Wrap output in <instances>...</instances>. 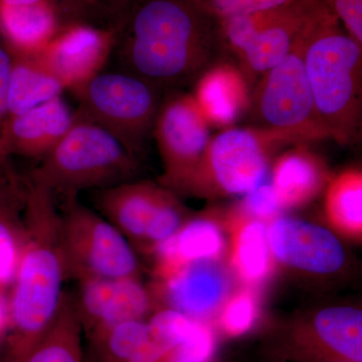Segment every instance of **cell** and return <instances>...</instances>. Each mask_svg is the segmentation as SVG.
I'll return each instance as SVG.
<instances>
[{
	"label": "cell",
	"instance_id": "6da1fadb",
	"mask_svg": "<svg viewBox=\"0 0 362 362\" xmlns=\"http://www.w3.org/2000/svg\"><path fill=\"white\" fill-rule=\"evenodd\" d=\"M118 30L129 74L158 89L197 81L228 52L199 0H132Z\"/></svg>",
	"mask_w": 362,
	"mask_h": 362
},
{
	"label": "cell",
	"instance_id": "7a4b0ae2",
	"mask_svg": "<svg viewBox=\"0 0 362 362\" xmlns=\"http://www.w3.org/2000/svg\"><path fill=\"white\" fill-rule=\"evenodd\" d=\"M30 178V177H28ZM57 197L30 178L25 240L9 291V328L2 361L23 362L58 313L66 281Z\"/></svg>",
	"mask_w": 362,
	"mask_h": 362
},
{
	"label": "cell",
	"instance_id": "3957f363",
	"mask_svg": "<svg viewBox=\"0 0 362 362\" xmlns=\"http://www.w3.org/2000/svg\"><path fill=\"white\" fill-rule=\"evenodd\" d=\"M304 63L317 114L330 139L361 137L362 47L317 0L305 28Z\"/></svg>",
	"mask_w": 362,
	"mask_h": 362
},
{
	"label": "cell",
	"instance_id": "277c9868",
	"mask_svg": "<svg viewBox=\"0 0 362 362\" xmlns=\"http://www.w3.org/2000/svg\"><path fill=\"white\" fill-rule=\"evenodd\" d=\"M76 113L70 130L28 175L63 199L127 182L138 168L137 156L116 137Z\"/></svg>",
	"mask_w": 362,
	"mask_h": 362
},
{
	"label": "cell",
	"instance_id": "5b68a950",
	"mask_svg": "<svg viewBox=\"0 0 362 362\" xmlns=\"http://www.w3.org/2000/svg\"><path fill=\"white\" fill-rule=\"evenodd\" d=\"M290 144L294 143L286 136L266 128L223 130L211 137L199 165L176 194L246 195L265 180L273 152Z\"/></svg>",
	"mask_w": 362,
	"mask_h": 362
},
{
	"label": "cell",
	"instance_id": "8992f818",
	"mask_svg": "<svg viewBox=\"0 0 362 362\" xmlns=\"http://www.w3.org/2000/svg\"><path fill=\"white\" fill-rule=\"evenodd\" d=\"M63 202L59 240L66 280L140 277L135 250L110 221L78 197Z\"/></svg>",
	"mask_w": 362,
	"mask_h": 362
},
{
	"label": "cell",
	"instance_id": "52a82bcc",
	"mask_svg": "<svg viewBox=\"0 0 362 362\" xmlns=\"http://www.w3.org/2000/svg\"><path fill=\"white\" fill-rule=\"evenodd\" d=\"M305 28L288 56L259 77L250 104L258 127L281 133L295 145L329 138L305 69Z\"/></svg>",
	"mask_w": 362,
	"mask_h": 362
},
{
	"label": "cell",
	"instance_id": "ba28073f",
	"mask_svg": "<svg viewBox=\"0 0 362 362\" xmlns=\"http://www.w3.org/2000/svg\"><path fill=\"white\" fill-rule=\"evenodd\" d=\"M158 88L129 73H100L71 90L78 113L111 133L137 156L152 134L158 113Z\"/></svg>",
	"mask_w": 362,
	"mask_h": 362
},
{
	"label": "cell",
	"instance_id": "9c48e42d",
	"mask_svg": "<svg viewBox=\"0 0 362 362\" xmlns=\"http://www.w3.org/2000/svg\"><path fill=\"white\" fill-rule=\"evenodd\" d=\"M317 0L221 20L226 52L237 57L250 86L288 56L310 18Z\"/></svg>",
	"mask_w": 362,
	"mask_h": 362
},
{
	"label": "cell",
	"instance_id": "30bf717a",
	"mask_svg": "<svg viewBox=\"0 0 362 362\" xmlns=\"http://www.w3.org/2000/svg\"><path fill=\"white\" fill-rule=\"evenodd\" d=\"M209 127L192 94L177 93L160 104L152 131L163 164L159 185L176 194L209 146Z\"/></svg>",
	"mask_w": 362,
	"mask_h": 362
},
{
	"label": "cell",
	"instance_id": "8fae6325",
	"mask_svg": "<svg viewBox=\"0 0 362 362\" xmlns=\"http://www.w3.org/2000/svg\"><path fill=\"white\" fill-rule=\"evenodd\" d=\"M283 354L301 362H362V313L350 306L321 309L293 325Z\"/></svg>",
	"mask_w": 362,
	"mask_h": 362
},
{
	"label": "cell",
	"instance_id": "7c38bea8",
	"mask_svg": "<svg viewBox=\"0 0 362 362\" xmlns=\"http://www.w3.org/2000/svg\"><path fill=\"white\" fill-rule=\"evenodd\" d=\"M162 308L180 312L199 322L209 323L232 293L230 272L220 261L192 262L156 278L152 289ZM211 324V323H209Z\"/></svg>",
	"mask_w": 362,
	"mask_h": 362
},
{
	"label": "cell",
	"instance_id": "4fadbf2b",
	"mask_svg": "<svg viewBox=\"0 0 362 362\" xmlns=\"http://www.w3.org/2000/svg\"><path fill=\"white\" fill-rule=\"evenodd\" d=\"M74 300L84 337L117 324L144 320L157 310L153 291L140 277L82 281Z\"/></svg>",
	"mask_w": 362,
	"mask_h": 362
},
{
	"label": "cell",
	"instance_id": "5bb4252c",
	"mask_svg": "<svg viewBox=\"0 0 362 362\" xmlns=\"http://www.w3.org/2000/svg\"><path fill=\"white\" fill-rule=\"evenodd\" d=\"M115 40V30L75 23L59 30L35 56L64 89L74 90L101 73Z\"/></svg>",
	"mask_w": 362,
	"mask_h": 362
},
{
	"label": "cell",
	"instance_id": "9a60e30c",
	"mask_svg": "<svg viewBox=\"0 0 362 362\" xmlns=\"http://www.w3.org/2000/svg\"><path fill=\"white\" fill-rule=\"evenodd\" d=\"M268 223L267 235L274 261L316 275L341 270L344 249L327 228L289 216H279Z\"/></svg>",
	"mask_w": 362,
	"mask_h": 362
},
{
	"label": "cell",
	"instance_id": "2e32d148",
	"mask_svg": "<svg viewBox=\"0 0 362 362\" xmlns=\"http://www.w3.org/2000/svg\"><path fill=\"white\" fill-rule=\"evenodd\" d=\"M98 213L110 221L130 243L141 250L150 226L173 192L151 181H127L97 190Z\"/></svg>",
	"mask_w": 362,
	"mask_h": 362
},
{
	"label": "cell",
	"instance_id": "e0dca14e",
	"mask_svg": "<svg viewBox=\"0 0 362 362\" xmlns=\"http://www.w3.org/2000/svg\"><path fill=\"white\" fill-rule=\"evenodd\" d=\"M77 113L62 96L8 116L0 127L7 156L42 159L70 130Z\"/></svg>",
	"mask_w": 362,
	"mask_h": 362
},
{
	"label": "cell",
	"instance_id": "ac0fdd59",
	"mask_svg": "<svg viewBox=\"0 0 362 362\" xmlns=\"http://www.w3.org/2000/svg\"><path fill=\"white\" fill-rule=\"evenodd\" d=\"M11 156L0 162V288L11 289L25 240L28 176L21 175Z\"/></svg>",
	"mask_w": 362,
	"mask_h": 362
},
{
	"label": "cell",
	"instance_id": "d6986e66",
	"mask_svg": "<svg viewBox=\"0 0 362 362\" xmlns=\"http://www.w3.org/2000/svg\"><path fill=\"white\" fill-rule=\"evenodd\" d=\"M251 88L238 65L221 59L195 81V103L209 125L232 126L251 104Z\"/></svg>",
	"mask_w": 362,
	"mask_h": 362
},
{
	"label": "cell",
	"instance_id": "ffe728a7",
	"mask_svg": "<svg viewBox=\"0 0 362 362\" xmlns=\"http://www.w3.org/2000/svg\"><path fill=\"white\" fill-rule=\"evenodd\" d=\"M226 250L225 233L216 218H188L173 238L153 252L156 278L163 277L192 262L220 261Z\"/></svg>",
	"mask_w": 362,
	"mask_h": 362
},
{
	"label": "cell",
	"instance_id": "44dd1931",
	"mask_svg": "<svg viewBox=\"0 0 362 362\" xmlns=\"http://www.w3.org/2000/svg\"><path fill=\"white\" fill-rule=\"evenodd\" d=\"M329 173L322 159L298 144L279 157L272 173V187L283 209L304 206L327 187Z\"/></svg>",
	"mask_w": 362,
	"mask_h": 362
},
{
	"label": "cell",
	"instance_id": "7402d4cb",
	"mask_svg": "<svg viewBox=\"0 0 362 362\" xmlns=\"http://www.w3.org/2000/svg\"><path fill=\"white\" fill-rule=\"evenodd\" d=\"M59 30L58 8L49 0L30 6L0 2V37L11 52L37 54Z\"/></svg>",
	"mask_w": 362,
	"mask_h": 362
},
{
	"label": "cell",
	"instance_id": "603a6c76",
	"mask_svg": "<svg viewBox=\"0 0 362 362\" xmlns=\"http://www.w3.org/2000/svg\"><path fill=\"white\" fill-rule=\"evenodd\" d=\"M266 223L240 211L233 216L232 221L230 264L240 280L252 288L264 282L273 270Z\"/></svg>",
	"mask_w": 362,
	"mask_h": 362
},
{
	"label": "cell",
	"instance_id": "cb8c5ba5",
	"mask_svg": "<svg viewBox=\"0 0 362 362\" xmlns=\"http://www.w3.org/2000/svg\"><path fill=\"white\" fill-rule=\"evenodd\" d=\"M23 362H84V333L71 293L64 292L51 326Z\"/></svg>",
	"mask_w": 362,
	"mask_h": 362
},
{
	"label": "cell",
	"instance_id": "d4e9b609",
	"mask_svg": "<svg viewBox=\"0 0 362 362\" xmlns=\"http://www.w3.org/2000/svg\"><path fill=\"white\" fill-rule=\"evenodd\" d=\"M13 70L8 94V116L61 96L65 90L61 83L40 64L35 54L11 52Z\"/></svg>",
	"mask_w": 362,
	"mask_h": 362
},
{
	"label": "cell",
	"instance_id": "484cf974",
	"mask_svg": "<svg viewBox=\"0 0 362 362\" xmlns=\"http://www.w3.org/2000/svg\"><path fill=\"white\" fill-rule=\"evenodd\" d=\"M326 218L337 232L352 239L362 235V173L347 169L329 180L324 202Z\"/></svg>",
	"mask_w": 362,
	"mask_h": 362
},
{
	"label": "cell",
	"instance_id": "4316f807",
	"mask_svg": "<svg viewBox=\"0 0 362 362\" xmlns=\"http://www.w3.org/2000/svg\"><path fill=\"white\" fill-rule=\"evenodd\" d=\"M258 317V298L252 287L244 285V287L230 293L216 321L225 337L238 338L252 330Z\"/></svg>",
	"mask_w": 362,
	"mask_h": 362
},
{
	"label": "cell",
	"instance_id": "83f0119b",
	"mask_svg": "<svg viewBox=\"0 0 362 362\" xmlns=\"http://www.w3.org/2000/svg\"><path fill=\"white\" fill-rule=\"evenodd\" d=\"M218 337L209 323L201 322L192 337L175 345L160 362H213Z\"/></svg>",
	"mask_w": 362,
	"mask_h": 362
},
{
	"label": "cell",
	"instance_id": "f1b7e54d",
	"mask_svg": "<svg viewBox=\"0 0 362 362\" xmlns=\"http://www.w3.org/2000/svg\"><path fill=\"white\" fill-rule=\"evenodd\" d=\"M218 20L287 6L295 0H199Z\"/></svg>",
	"mask_w": 362,
	"mask_h": 362
},
{
	"label": "cell",
	"instance_id": "f546056e",
	"mask_svg": "<svg viewBox=\"0 0 362 362\" xmlns=\"http://www.w3.org/2000/svg\"><path fill=\"white\" fill-rule=\"evenodd\" d=\"M284 211L272 185H259L245 195L240 213L250 218L270 223Z\"/></svg>",
	"mask_w": 362,
	"mask_h": 362
},
{
	"label": "cell",
	"instance_id": "4dcf8cb0",
	"mask_svg": "<svg viewBox=\"0 0 362 362\" xmlns=\"http://www.w3.org/2000/svg\"><path fill=\"white\" fill-rule=\"evenodd\" d=\"M362 47V0H318Z\"/></svg>",
	"mask_w": 362,
	"mask_h": 362
},
{
	"label": "cell",
	"instance_id": "1f68e13d",
	"mask_svg": "<svg viewBox=\"0 0 362 362\" xmlns=\"http://www.w3.org/2000/svg\"><path fill=\"white\" fill-rule=\"evenodd\" d=\"M13 70V54L0 37V127L8 117V94Z\"/></svg>",
	"mask_w": 362,
	"mask_h": 362
},
{
	"label": "cell",
	"instance_id": "d6a6232c",
	"mask_svg": "<svg viewBox=\"0 0 362 362\" xmlns=\"http://www.w3.org/2000/svg\"><path fill=\"white\" fill-rule=\"evenodd\" d=\"M74 1H83V4H87L89 6H101L109 13L115 14L119 23L132 0H69V2Z\"/></svg>",
	"mask_w": 362,
	"mask_h": 362
},
{
	"label": "cell",
	"instance_id": "836d02e7",
	"mask_svg": "<svg viewBox=\"0 0 362 362\" xmlns=\"http://www.w3.org/2000/svg\"><path fill=\"white\" fill-rule=\"evenodd\" d=\"M9 328V293L0 288V349L6 342Z\"/></svg>",
	"mask_w": 362,
	"mask_h": 362
},
{
	"label": "cell",
	"instance_id": "e575fe53",
	"mask_svg": "<svg viewBox=\"0 0 362 362\" xmlns=\"http://www.w3.org/2000/svg\"><path fill=\"white\" fill-rule=\"evenodd\" d=\"M40 1H45V0H0V2L8 4V6H30V4H37ZM49 1H51V0H49Z\"/></svg>",
	"mask_w": 362,
	"mask_h": 362
},
{
	"label": "cell",
	"instance_id": "d590c367",
	"mask_svg": "<svg viewBox=\"0 0 362 362\" xmlns=\"http://www.w3.org/2000/svg\"><path fill=\"white\" fill-rule=\"evenodd\" d=\"M6 157H8V156H7L6 149H4V143H2L1 131H0V162L6 158Z\"/></svg>",
	"mask_w": 362,
	"mask_h": 362
},
{
	"label": "cell",
	"instance_id": "8d00e7d4",
	"mask_svg": "<svg viewBox=\"0 0 362 362\" xmlns=\"http://www.w3.org/2000/svg\"><path fill=\"white\" fill-rule=\"evenodd\" d=\"M52 4H54V6L57 7V4H58L59 0H51ZM66 1L69 2V0H66ZM58 8V7H57Z\"/></svg>",
	"mask_w": 362,
	"mask_h": 362
},
{
	"label": "cell",
	"instance_id": "74e56055",
	"mask_svg": "<svg viewBox=\"0 0 362 362\" xmlns=\"http://www.w3.org/2000/svg\"><path fill=\"white\" fill-rule=\"evenodd\" d=\"M0 362H4V361H2V357H1V358H0Z\"/></svg>",
	"mask_w": 362,
	"mask_h": 362
},
{
	"label": "cell",
	"instance_id": "f35d334b",
	"mask_svg": "<svg viewBox=\"0 0 362 362\" xmlns=\"http://www.w3.org/2000/svg\"><path fill=\"white\" fill-rule=\"evenodd\" d=\"M340 362H350V361H340Z\"/></svg>",
	"mask_w": 362,
	"mask_h": 362
}]
</instances>
